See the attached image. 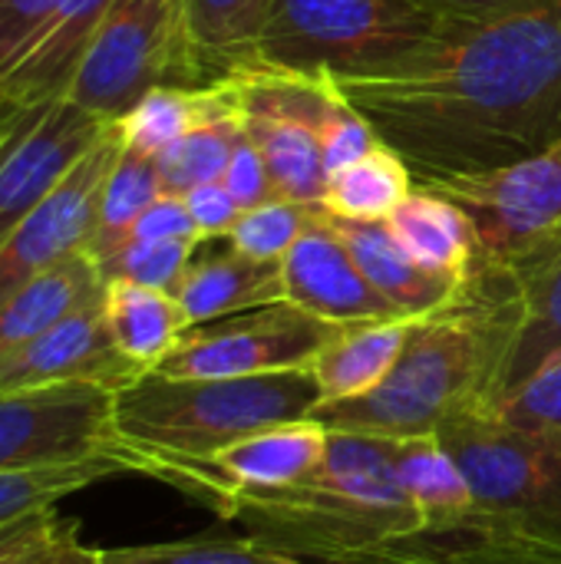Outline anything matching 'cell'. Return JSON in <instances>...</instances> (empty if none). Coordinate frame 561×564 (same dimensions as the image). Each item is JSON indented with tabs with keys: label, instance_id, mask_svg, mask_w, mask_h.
Instances as JSON below:
<instances>
[{
	"label": "cell",
	"instance_id": "1",
	"mask_svg": "<svg viewBox=\"0 0 561 564\" xmlns=\"http://www.w3.org/2000/svg\"><path fill=\"white\" fill-rule=\"evenodd\" d=\"M337 86L417 188L519 165L561 139V0L446 20L407 69Z\"/></svg>",
	"mask_w": 561,
	"mask_h": 564
},
{
	"label": "cell",
	"instance_id": "2",
	"mask_svg": "<svg viewBox=\"0 0 561 564\" xmlns=\"http://www.w3.org/2000/svg\"><path fill=\"white\" fill-rule=\"evenodd\" d=\"M516 327V278L483 268L460 301L410 324L403 354L377 390L321 403L311 420L390 440L430 436L466 410H486Z\"/></svg>",
	"mask_w": 561,
	"mask_h": 564
},
{
	"label": "cell",
	"instance_id": "3",
	"mask_svg": "<svg viewBox=\"0 0 561 564\" xmlns=\"http://www.w3.org/2000/svg\"><path fill=\"white\" fill-rule=\"evenodd\" d=\"M397 440L327 430L324 459L301 482L241 499L225 519L251 539L314 564H357L377 549L423 532L397 466Z\"/></svg>",
	"mask_w": 561,
	"mask_h": 564
},
{
	"label": "cell",
	"instance_id": "4",
	"mask_svg": "<svg viewBox=\"0 0 561 564\" xmlns=\"http://www.w3.org/2000/svg\"><path fill=\"white\" fill-rule=\"evenodd\" d=\"M324 393L308 370L225 377V380H169L139 377L112 397V426L129 473L139 476L149 459L212 456L261 430L311 420Z\"/></svg>",
	"mask_w": 561,
	"mask_h": 564
},
{
	"label": "cell",
	"instance_id": "5",
	"mask_svg": "<svg viewBox=\"0 0 561 564\" xmlns=\"http://www.w3.org/2000/svg\"><path fill=\"white\" fill-rule=\"evenodd\" d=\"M443 26L413 0H274L255 66L334 83L384 79L436 43Z\"/></svg>",
	"mask_w": 561,
	"mask_h": 564
},
{
	"label": "cell",
	"instance_id": "6",
	"mask_svg": "<svg viewBox=\"0 0 561 564\" xmlns=\"http://www.w3.org/2000/svg\"><path fill=\"white\" fill-rule=\"evenodd\" d=\"M436 436L473 489L466 529L561 549V436L516 426L493 410H466Z\"/></svg>",
	"mask_w": 561,
	"mask_h": 564
},
{
	"label": "cell",
	"instance_id": "7",
	"mask_svg": "<svg viewBox=\"0 0 561 564\" xmlns=\"http://www.w3.org/2000/svg\"><path fill=\"white\" fill-rule=\"evenodd\" d=\"M182 0H112L69 83L66 102L116 122L149 89L179 83Z\"/></svg>",
	"mask_w": 561,
	"mask_h": 564
},
{
	"label": "cell",
	"instance_id": "8",
	"mask_svg": "<svg viewBox=\"0 0 561 564\" xmlns=\"http://www.w3.org/2000/svg\"><path fill=\"white\" fill-rule=\"evenodd\" d=\"M453 198L479 238V271L516 274L561 238V139L546 152L476 178L430 185Z\"/></svg>",
	"mask_w": 561,
	"mask_h": 564
},
{
	"label": "cell",
	"instance_id": "9",
	"mask_svg": "<svg viewBox=\"0 0 561 564\" xmlns=\"http://www.w3.org/2000/svg\"><path fill=\"white\" fill-rule=\"evenodd\" d=\"M344 327L278 301L188 327L152 373L169 380H225L308 370Z\"/></svg>",
	"mask_w": 561,
	"mask_h": 564
},
{
	"label": "cell",
	"instance_id": "10",
	"mask_svg": "<svg viewBox=\"0 0 561 564\" xmlns=\"http://www.w3.org/2000/svg\"><path fill=\"white\" fill-rule=\"evenodd\" d=\"M324 449L327 426L317 420H298L245 436L212 456L149 459L139 476L159 479L225 519L235 502L288 489L311 476L324 459Z\"/></svg>",
	"mask_w": 561,
	"mask_h": 564
},
{
	"label": "cell",
	"instance_id": "11",
	"mask_svg": "<svg viewBox=\"0 0 561 564\" xmlns=\"http://www.w3.org/2000/svg\"><path fill=\"white\" fill-rule=\"evenodd\" d=\"M112 390L89 383L3 390L0 473L46 469L89 459L126 463L112 426Z\"/></svg>",
	"mask_w": 561,
	"mask_h": 564
},
{
	"label": "cell",
	"instance_id": "12",
	"mask_svg": "<svg viewBox=\"0 0 561 564\" xmlns=\"http://www.w3.org/2000/svg\"><path fill=\"white\" fill-rule=\"evenodd\" d=\"M119 149H122L119 126L109 122L99 142L0 245V304L13 297L23 284L60 264L63 258L86 251L99 215V195Z\"/></svg>",
	"mask_w": 561,
	"mask_h": 564
},
{
	"label": "cell",
	"instance_id": "13",
	"mask_svg": "<svg viewBox=\"0 0 561 564\" xmlns=\"http://www.w3.org/2000/svg\"><path fill=\"white\" fill-rule=\"evenodd\" d=\"M109 122L60 99L30 109L0 149V245L99 142Z\"/></svg>",
	"mask_w": 561,
	"mask_h": 564
},
{
	"label": "cell",
	"instance_id": "14",
	"mask_svg": "<svg viewBox=\"0 0 561 564\" xmlns=\"http://www.w3.org/2000/svg\"><path fill=\"white\" fill-rule=\"evenodd\" d=\"M139 377H145V370L122 357L109 334L103 297L83 304L46 334L0 357V393L56 383H89L116 393L132 387Z\"/></svg>",
	"mask_w": 561,
	"mask_h": 564
},
{
	"label": "cell",
	"instance_id": "15",
	"mask_svg": "<svg viewBox=\"0 0 561 564\" xmlns=\"http://www.w3.org/2000/svg\"><path fill=\"white\" fill-rule=\"evenodd\" d=\"M284 301L331 324H364L403 317L364 278L357 258L324 212L281 258Z\"/></svg>",
	"mask_w": 561,
	"mask_h": 564
},
{
	"label": "cell",
	"instance_id": "16",
	"mask_svg": "<svg viewBox=\"0 0 561 564\" xmlns=\"http://www.w3.org/2000/svg\"><path fill=\"white\" fill-rule=\"evenodd\" d=\"M109 3L112 0H53L50 13L0 76V89L23 109L66 99Z\"/></svg>",
	"mask_w": 561,
	"mask_h": 564
},
{
	"label": "cell",
	"instance_id": "17",
	"mask_svg": "<svg viewBox=\"0 0 561 564\" xmlns=\"http://www.w3.org/2000/svg\"><path fill=\"white\" fill-rule=\"evenodd\" d=\"M274 0H182L179 83L208 89L251 69Z\"/></svg>",
	"mask_w": 561,
	"mask_h": 564
},
{
	"label": "cell",
	"instance_id": "18",
	"mask_svg": "<svg viewBox=\"0 0 561 564\" xmlns=\"http://www.w3.org/2000/svg\"><path fill=\"white\" fill-rule=\"evenodd\" d=\"M331 218V215H327ZM350 254L357 258L364 278L370 288L397 307V314L417 321L433 311L450 307L453 301L463 297L470 281L440 274L423 268L390 231L387 221H347V218H331Z\"/></svg>",
	"mask_w": 561,
	"mask_h": 564
},
{
	"label": "cell",
	"instance_id": "19",
	"mask_svg": "<svg viewBox=\"0 0 561 564\" xmlns=\"http://www.w3.org/2000/svg\"><path fill=\"white\" fill-rule=\"evenodd\" d=\"M513 278L519 288V327L493 380L486 410H499L542 367L561 357V238Z\"/></svg>",
	"mask_w": 561,
	"mask_h": 564
},
{
	"label": "cell",
	"instance_id": "20",
	"mask_svg": "<svg viewBox=\"0 0 561 564\" xmlns=\"http://www.w3.org/2000/svg\"><path fill=\"white\" fill-rule=\"evenodd\" d=\"M188 327L284 301L281 261H255L225 238L202 241L182 284L175 288Z\"/></svg>",
	"mask_w": 561,
	"mask_h": 564
},
{
	"label": "cell",
	"instance_id": "21",
	"mask_svg": "<svg viewBox=\"0 0 561 564\" xmlns=\"http://www.w3.org/2000/svg\"><path fill=\"white\" fill-rule=\"evenodd\" d=\"M397 241L430 271L473 281L479 271V238L470 215L446 195L413 188L387 218Z\"/></svg>",
	"mask_w": 561,
	"mask_h": 564
},
{
	"label": "cell",
	"instance_id": "22",
	"mask_svg": "<svg viewBox=\"0 0 561 564\" xmlns=\"http://www.w3.org/2000/svg\"><path fill=\"white\" fill-rule=\"evenodd\" d=\"M103 291L106 281L89 251L63 258L0 304V357L46 334L53 324H60L83 304L103 297Z\"/></svg>",
	"mask_w": 561,
	"mask_h": 564
},
{
	"label": "cell",
	"instance_id": "23",
	"mask_svg": "<svg viewBox=\"0 0 561 564\" xmlns=\"http://www.w3.org/2000/svg\"><path fill=\"white\" fill-rule=\"evenodd\" d=\"M410 317L347 324L311 364V373L324 393V403L354 400L377 390L403 354L410 337Z\"/></svg>",
	"mask_w": 561,
	"mask_h": 564
},
{
	"label": "cell",
	"instance_id": "24",
	"mask_svg": "<svg viewBox=\"0 0 561 564\" xmlns=\"http://www.w3.org/2000/svg\"><path fill=\"white\" fill-rule=\"evenodd\" d=\"M103 311L122 357L152 373L188 330V317L175 294L132 281H106Z\"/></svg>",
	"mask_w": 561,
	"mask_h": 564
},
{
	"label": "cell",
	"instance_id": "25",
	"mask_svg": "<svg viewBox=\"0 0 561 564\" xmlns=\"http://www.w3.org/2000/svg\"><path fill=\"white\" fill-rule=\"evenodd\" d=\"M393 466L423 519V532H456L470 525L473 489L436 433L397 440Z\"/></svg>",
	"mask_w": 561,
	"mask_h": 564
},
{
	"label": "cell",
	"instance_id": "26",
	"mask_svg": "<svg viewBox=\"0 0 561 564\" xmlns=\"http://www.w3.org/2000/svg\"><path fill=\"white\" fill-rule=\"evenodd\" d=\"M413 188V172L400 152H393L387 142H377L367 155L327 178L321 212L347 221H387Z\"/></svg>",
	"mask_w": 561,
	"mask_h": 564
},
{
	"label": "cell",
	"instance_id": "27",
	"mask_svg": "<svg viewBox=\"0 0 561 564\" xmlns=\"http://www.w3.org/2000/svg\"><path fill=\"white\" fill-rule=\"evenodd\" d=\"M241 126L251 135V142L258 145V152L271 172L278 198L321 208L331 175H327V165L321 155L317 132L301 122L278 119V116H258V112H241Z\"/></svg>",
	"mask_w": 561,
	"mask_h": 564
},
{
	"label": "cell",
	"instance_id": "28",
	"mask_svg": "<svg viewBox=\"0 0 561 564\" xmlns=\"http://www.w3.org/2000/svg\"><path fill=\"white\" fill-rule=\"evenodd\" d=\"M357 564H561V549L460 529L397 539Z\"/></svg>",
	"mask_w": 561,
	"mask_h": 564
},
{
	"label": "cell",
	"instance_id": "29",
	"mask_svg": "<svg viewBox=\"0 0 561 564\" xmlns=\"http://www.w3.org/2000/svg\"><path fill=\"white\" fill-rule=\"evenodd\" d=\"M238 135H241V112H238L235 93L228 86V99L215 112H208L175 145H169L162 155H155L162 192L188 195L192 188H198L205 182H222Z\"/></svg>",
	"mask_w": 561,
	"mask_h": 564
},
{
	"label": "cell",
	"instance_id": "30",
	"mask_svg": "<svg viewBox=\"0 0 561 564\" xmlns=\"http://www.w3.org/2000/svg\"><path fill=\"white\" fill-rule=\"evenodd\" d=\"M225 99H228L225 83L208 89L155 86L122 119H116L122 145L155 159L169 145H175L188 129H195L208 112H215Z\"/></svg>",
	"mask_w": 561,
	"mask_h": 564
},
{
	"label": "cell",
	"instance_id": "31",
	"mask_svg": "<svg viewBox=\"0 0 561 564\" xmlns=\"http://www.w3.org/2000/svg\"><path fill=\"white\" fill-rule=\"evenodd\" d=\"M159 195H162V182H159L155 159L122 145L112 169H109V178L103 185L96 228H93V238L86 245V251L93 254L96 264L129 241L132 225Z\"/></svg>",
	"mask_w": 561,
	"mask_h": 564
},
{
	"label": "cell",
	"instance_id": "32",
	"mask_svg": "<svg viewBox=\"0 0 561 564\" xmlns=\"http://www.w3.org/2000/svg\"><path fill=\"white\" fill-rule=\"evenodd\" d=\"M129 476L126 463L116 459H89V463H66L46 469H23V473H0V529L26 519L33 512L60 506V499L89 489L96 482Z\"/></svg>",
	"mask_w": 561,
	"mask_h": 564
},
{
	"label": "cell",
	"instance_id": "33",
	"mask_svg": "<svg viewBox=\"0 0 561 564\" xmlns=\"http://www.w3.org/2000/svg\"><path fill=\"white\" fill-rule=\"evenodd\" d=\"M96 564H314L284 555L258 539H185L155 545L99 549Z\"/></svg>",
	"mask_w": 561,
	"mask_h": 564
},
{
	"label": "cell",
	"instance_id": "34",
	"mask_svg": "<svg viewBox=\"0 0 561 564\" xmlns=\"http://www.w3.org/2000/svg\"><path fill=\"white\" fill-rule=\"evenodd\" d=\"M317 212H321L317 205L271 198L258 208L241 212L231 231L225 235V241L255 261H281L291 251V245L311 228Z\"/></svg>",
	"mask_w": 561,
	"mask_h": 564
},
{
	"label": "cell",
	"instance_id": "35",
	"mask_svg": "<svg viewBox=\"0 0 561 564\" xmlns=\"http://www.w3.org/2000/svg\"><path fill=\"white\" fill-rule=\"evenodd\" d=\"M202 241H126L99 261L103 281H132L142 288L169 291L182 284Z\"/></svg>",
	"mask_w": 561,
	"mask_h": 564
},
{
	"label": "cell",
	"instance_id": "36",
	"mask_svg": "<svg viewBox=\"0 0 561 564\" xmlns=\"http://www.w3.org/2000/svg\"><path fill=\"white\" fill-rule=\"evenodd\" d=\"M493 413H499L503 420L516 426L561 436V357H555L549 367H542L522 390H516Z\"/></svg>",
	"mask_w": 561,
	"mask_h": 564
},
{
	"label": "cell",
	"instance_id": "37",
	"mask_svg": "<svg viewBox=\"0 0 561 564\" xmlns=\"http://www.w3.org/2000/svg\"><path fill=\"white\" fill-rule=\"evenodd\" d=\"M79 522L60 516V509H43L0 529V564H33L43 558L60 539L76 532Z\"/></svg>",
	"mask_w": 561,
	"mask_h": 564
},
{
	"label": "cell",
	"instance_id": "38",
	"mask_svg": "<svg viewBox=\"0 0 561 564\" xmlns=\"http://www.w3.org/2000/svg\"><path fill=\"white\" fill-rule=\"evenodd\" d=\"M222 182H225V188L231 192V198L238 202L241 212L258 208V205L278 198L274 182H271V172H268L258 145L245 132V126H241V135H238L235 149H231V159H228V169H225Z\"/></svg>",
	"mask_w": 561,
	"mask_h": 564
},
{
	"label": "cell",
	"instance_id": "39",
	"mask_svg": "<svg viewBox=\"0 0 561 564\" xmlns=\"http://www.w3.org/2000/svg\"><path fill=\"white\" fill-rule=\"evenodd\" d=\"M129 241H202L195 218L182 195L162 192L132 225Z\"/></svg>",
	"mask_w": 561,
	"mask_h": 564
},
{
	"label": "cell",
	"instance_id": "40",
	"mask_svg": "<svg viewBox=\"0 0 561 564\" xmlns=\"http://www.w3.org/2000/svg\"><path fill=\"white\" fill-rule=\"evenodd\" d=\"M182 198H185V205H188V212L195 218V228H198L202 241L225 238L231 231V225L238 221V215H241V208L231 198V192L225 188V182H205V185L192 188Z\"/></svg>",
	"mask_w": 561,
	"mask_h": 564
},
{
	"label": "cell",
	"instance_id": "41",
	"mask_svg": "<svg viewBox=\"0 0 561 564\" xmlns=\"http://www.w3.org/2000/svg\"><path fill=\"white\" fill-rule=\"evenodd\" d=\"M50 7L53 0H0V76L10 69Z\"/></svg>",
	"mask_w": 561,
	"mask_h": 564
},
{
	"label": "cell",
	"instance_id": "42",
	"mask_svg": "<svg viewBox=\"0 0 561 564\" xmlns=\"http://www.w3.org/2000/svg\"><path fill=\"white\" fill-rule=\"evenodd\" d=\"M413 3L443 20H460V17H483V13L503 10L516 0H413Z\"/></svg>",
	"mask_w": 561,
	"mask_h": 564
},
{
	"label": "cell",
	"instance_id": "43",
	"mask_svg": "<svg viewBox=\"0 0 561 564\" xmlns=\"http://www.w3.org/2000/svg\"><path fill=\"white\" fill-rule=\"evenodd\" d=\"M96 555H99V549H86L79 542V529H76L66 539H60L43 558H36L33 564H96Z\"/></svg>",
	"mask_w": 561,
	"mask_h": 564
},
{
	"label": "cell",
	"instance_id": "44",
	"mask_svg": "<svg viewBox=\"0 0 561 564\" xmlns=\"http://www.w3.org/2000/svg\"><path fill=\"white\" fill-rule=\"evenodd\" d=\"M26 112H30V109L17 106V102L0 89V135H10V132L20 126V119H23Z\"/></svg>",
	"mask_w": 561,
	"mask_h": 564
},
{
	"label": "cell",
	"instance_id": "45",
	"mask_svg": "<svg viewBox=\"0 0 561 564\" xmlns=\"http://www.w3.org/2000/svg\"><path fill=\"white\" fill-rule=\"evenodd\" d=\"M20 122H23V119H20ZM10 135H13V132H10ZM10 135H0V149H3V142H7Z\"/></svg>",
	"mask_w": 561,
	"mask_h": 564
}]
</instances>
